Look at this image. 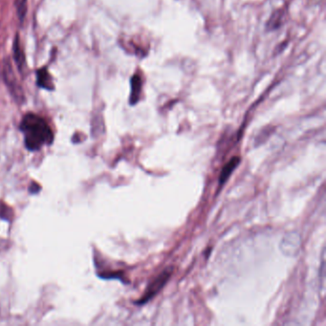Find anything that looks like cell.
I'll use <instances>...</instances> for the list:
<instances>
[{"label": "cell", "mask_w": 326, "mask_h": 326, "mask_svg": "<svg viewBox=\"0 0 326 326\" xmlns=\"http://www.w3.org/2000/svg\"><path fill=\"white\" fill-rule=\"evenodd\" d=\"M132 91L130 96V104H136L139 99L140 89H141V80L138 76L132 78Z\"/></svg>", "instance_id": "8"}, {"label": "cell", "mask_w": 326, "mask_h": 326, "mask_svg": "<svg viewBox=\"0 0 326 326\" xmlns=\"http://www.w3.org/2000/svg\"><path fill=\"white\" fill-rule=\"evenodd\" d=\"M239 163H240V158L236 156V157H233L224 166L222 170H221L220 176H219V179H218V181H219V187H222L223 185L226 183V181L228 180L231 174L236 169V167L239 165Z\"/></svg>", "instance_id": "6"}, {"label": "cell", "mask_w": 326, "mask_h": 326, "mask_svg": "<svg viewBox=\"0 0 326 326\" xmlns=\"http://www.w3.org/2000/svg\"><path fill=\"white\" fill-rule=\"evenodd\" d=\"M3 76H4L5 83L7 84L8 88L14 98V100L17 103H23L24 93L21 88V84H18L16 78L14 76L13 67L10 61H5L3 63Z\"/></svg>", "instance_id": "3"}, {"label": "cell", "mask_w": 326, "mask_h": 326, "mask_svg": "<svg viewBox=\"0 0 326 326\" xmlns=\"http://www.w3.org/2000/svg\"><path fill=\"white\" fill-rule=\"evenodd\" d=\"M20 127L25 135V146L30 151L39 150L44 145L50 146L54 141V133L47 122L33 113L23 117Z\"/></svg>", "instance_id": "1"}, {"label": "cell", "mask_w": 326, "mask_h": 326, "mask_svg": "<svg viewBox=\"0 0 326 326\" xmlns=\"http://www.w3.org/2000/svg\"><path fill=\"white\" fill-rule=\"evenodd\" d=\"M14 62L16 63L18 69L22 70L23 66L25 65V56H24V53H23V50L21 48V41H20V35L16 34L15 37H14Z\"/></svg>", "instance_id": "7"}, {"label": "cell", "mask_w": 326, "mask_h": 326, "mask_svg": "<svg viewBox=\"0 0 326 326\" xmlns=\"http://www.w3.org/2000/svg\"><path fill=\"white\" fill-rule=\"evenodd\" d=\"M13 216V209L5 203L0 202V218L4 220H10Z\"/></svg>", "instance_id": "10"}, {"label": "cell", "mask_w": 326, "mask_h": 326, "mask_svg": "<svg viewBox=\"0 0 326 326\" xmlns=\"http://www.w3.org/2000/svg\"><path fill=\"white\" fill-rule=\"evenodd\" d=\"M36 84L40 87L46 90H54L55 88L52 76L46 68H42L36 71Z\"/></svg>", "instance_id": "5"}, {"label": "cell", "mask_w": 326, "mask_h": 326, "mask_svg": "<svg viewBox=\"0 0 326 326\" xmlns=\"http://www.w3.org/2000/svg\"><path fill=\"white\" fill-rule=\"evenodd\" d=\"M27 3H28V0H15L16 14L21 22L25 20V16L27 14Z\"/></svg>", "instance_id": "9"}, {"label": "cell", "mask_w": 326, "mask_h": 326, "mask_svg": "<svg viewBox=\"0 0 326 326\" xmlns=\"http://www.w3.org/2000/svg\"><path fill=\"white\" fill-rule=\"evenodd\" d=\"M174 272V268L169 267L166 270L163 271L157 278L153 280L150 284L147 286L145 294L143 295V297L140 298L139 300H137L135 303L137 305H143L146 303L148 300H150L151 298H154L158 293H159L162 288L166 285L167 280L171 277Z\"/></svg>", "instance_id": "2"}, {"label": "cell", "mask_w": 326, "mask_h": 326, "mask_svg": "<svg viewBox=\"0 0 326 326\" xmlns=\"http://www.w3.org/2000/svg\"><path fill=\"white\" fill-rule=\"evenodd\" d=\"M280 248L286 256H297L300 248V237L295 233L287 234L280 244Z\"/></svg>", "instance_id": "4"}, {"label": "cell", "mask_w": 326, "mask_h": 326, "mask_svg": "<svg viewBox=\"0 0 326 326\" xmlns=\"http://www.w3.org/2000/svg\"><path fill=\"white\" fill-rule=\"evenodd\" d=\"M40 191H41V186H40L37 183L33 182V183L30 185V187H29V193L32 194V195H36V194H39Z\"/></svg>", "instance_id": "11"}]
</instances>
